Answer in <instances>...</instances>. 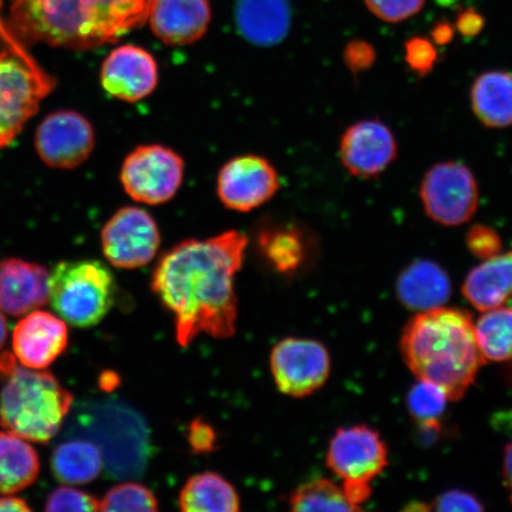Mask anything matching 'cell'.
<instances>
[{"instance_id":"23","label":"cell","mask_w":512,"mask_h":512,"mask_svg":"<svg viewBox=\"0 0 512 512\" xmlns=\"http://www.w3.org/2000/svg\"><path fill=\"white\" fill-rule=\"evenodd\" d=\"M40 458L28 440L0 432V494L12 495L29 488L40 475Z\"/></svg>"},{"instance_id":"31","label":"cell","mask_w":512,"mask_h":512,"mask_svg":"<svg viewBox=\"0 0 512 512\" xmlns=\"http://www.w3.org/2000/svg\"><path fill=\"white\" fill-rule=\"evenodd\" d=\"M438 49L430 38L415 36L405 43V61L419 78L430 75L438 62Z\"/></svg>"},{"instance_id":"7","label":"cell","mask_w":512,"mask_h":512,"mask_svg":"<svg viewBox=\"0 0 512 512\" xmlns=\"http://www.w3.org/2000/svg\"><path fill=\"white\" fill-rule=\"evenodd\" d=\"M326 462L343 480V490L350 501L361 508L371 495V482L388 465L387 445L380 433L369 426L341 428L330 441Z\"/></svg>"},{"instance_id":"15","label":"cell","mask_w":512,"mask_h":512,"mask_svg":"<svg viewBox=\"0 0 512 512\" xmlns=\"http://www.w3.org/2000/svg\"><path fill=\"white\" fill-rule=\"evenodd\" d=\"M158 64L149 51L125 44L114 49L102 63L100 81L105 91L119 100L137 102L158 85Z\"/></svg>"},{"instance_id":"34","label":"cell","mask_w":512,"mask_h":512,"mask_svg":"<svg viewBox=\"0 0 512 512\" xmlns=\"http://www.w3.org/2000/svg\"><path fill=\"white\" fill-rule=\"evenodd\" d=\"M465 243L471 254L482 260L502 253L501 235L488 224L477 223L467 230Z\"/></svg>"},{"instance_id":"6","label":"cell","mask_w":512,"mask_h":512,"mask_svg":"<svg viewBox=\"0 0 512 512\" xmlns=\"http://www.w3.org/2000/svg\"><path fill=\"white\" fill-rule=\"evenodd\" d=\"M55 85L17 36L0 49V150L14 142Z\"/></svg>"},{"instance_id":"16","label":"cell","mask_w":512,"mask_h":512,"mask_svg":"<svg viewBox=\"0 0 512 512\" xmlns=\"http://www.w3.org/2000/svg\"><path fill=\"white\" fill-rule=\"evenodd\" d=\"M69 332L66 322L47 311H32L19 320L12 336L15 356L23 367L47 369L66 351Z\"/></svg>"},{"instance_id":"18","label":"cell","mask_w":512,"mask_h":512,"mask_svg":"<svg viewBox=\"0 0 512 512\" xmlns=\"http://www.w3.org/2000/svg\"><path fill=\"white\" fill-rule=\"evenodd\" d=\"M50 272L46 267L21 259L0 262V310L19 317L47 305Z\"/></svg>"},{"instance_id":"12","label":"cell","mask_w":512,"mask_h":512,"mask_svg":"<svg viewBox=\"0 0 512 512\" xmlns=\"http://www.w3.org/2000/svg\"><path fill=\"white\" fill-rule=\"evenodd\" d=\"M95 146L94 128L75 111H57L47 115L35 134L38 156L50 168H78L91 157Z\"/></svg>"},{"instance_id":"1","label":"cell","mask_w":512,"mask_h":512,"mask_svg":"<svg viewBox=\"0 0 512 512\" xmlns=\"http://www.w3.org/2000/svg\"><path fill=\"white\" fill-rule=\"evenodd\" d=\"M247 243L246 235L230 230L207 240H185L159 260L152 290L174 315L181 347L201 335L223 339L235 335L234 283Z\"/></svg>"},{"instance_id":"27","label":"cell","mask_w":512,"mask_h":512,"mask_svg":"<svg viewBox=\"0 0 512 512\" xmlns=\"http://www.w3.org/2000/svg\"><path fill=\"white\" fill-rule=\"evenodd\" d=\"M475 324V335L484 361L502 362L512 358V309L499 306L484 311Z\"/></svg>"},{"instance_id":"24","label":"cell","mask_w":512,"mask_h":512,"mask_svg":"<svg viewBox=\"0 0 512 512\" xmlns=\"http://www.w3.org/2000/svg\"><path fill=\"white\" fill-rule=\"evenodd\" d=\"M179 508L185 512H236L241 501L234 486L214 472L192 476L179 495Z\"/></svg>"},{"instance_id":"35","label":"cell","mask_w":512,"mask_h":512,"mask_svg":"<svg viewBox=\"0 0 512 512\" xmlns=\"http://www.w3.org/2000/svg\"><path fill=\"white\" fill-rule=\"evenodd\" d=\"M376 60V49L366 40H351L343 51L344 64L352 75L367 72Z\"/></svg>"},{"instance_id":"20","label":"cell","mask_w":512,"mask_h":512,"mask_svg":"<svg viewBox=\"0 0 512 512\" xmlns=\"http://www.w3.org/2000/svg\"><path fill=\"white\" fill-rule=\"evenodd\" d=\"M396 293L409 310L424 312L438 309L450 299L451 280L437 262L419 259L400 273Z\"/></svg>"},{"instance_id":"33","label":"cell","mask_w":512,"mask_h":512,"mask_svg":"<svg viewBox=\"0 0 512 512\" xmlns=\"http://www.w3.org/2000/svg\"><path fill=\"white\" fill-rule=\"evenodd\" d=\"M46 511H100V501L92 495L68 486L51 492L47 499Z\"/></svg>"},{"instance_id":"25","label":"cell","mask_w":512,"mask_h":512,"mask_svg":"<svg viewBox=\"0 0 512 512\" xmlns=\"http://www.w3.org/2000/svg\"><path fill=\"white\" fill-rule=\"evenodd\" d=\"M51 469L63 484H88L101 475L104 458L100 448L91 441L69 440L55 448Z\"/></svg>"},{"instance_id":"5","label":"cell","mask_w":512,"mask_h":512,"mask_svg":"<svg viewBox=\"0 0 512 512\" xmlns=\"http://www.w3.org/2000/svg\"><path fill=\"white\" fill-rule=\"evenodd\" d=\"M49 302L75 328L98 325L111 311L117 283L110 268L96 260L63 261L49 278Z\"/></svg>"},{"instance_id":"28","label":"cell","mask_w":512,"mask_h":512,"mask_svg":"<svg viewBox=\"0 0 512 512\" xmlns=\"http://www.w3.org/2000/svg\"><path fill=\"white\" fill-rule=\"evenodd\" d=\"M293 511H360L341 486L329 479L311 480L292 492L288 499Z\"/></svg>"},{"instance_id":"19","label":"cell","mask_w":512,"mask_h":512,"mask_svg":"<svg viewBox=\"0 0 512 512\" xmlns=\"http://www.w3.org/2000/svg\"><path fill=\"white\" fill-rule=\"evenodd\" d=\"M235 19L248 42L273 47L283 42L291 29V5L288 0H238Z\"/></svg>"},{"instance_id":"32","label":"cell","mask_w":512,"mask_h":512,"mask_svg":"<svg viewBox=\"0 0 512 512\" xmlns=\"http://www.w3.org/2000/svg\"><path fill=\"white\" fill-rule=\"evenodd\" d=\"M375 17L387 23H401L419 14L426 0H364Z\"/></svg>"},{"instance_id":"41","label":"cell","mask_w":512,"mask_h":512,"mask_svg":"<svg viewBox=\"0 0 512 512\" xmlns=\"http://www.w3.org/2000/svg\"><path fill=\"white\" fill-rule=\"evenodd\" d=\"M503 477L505 488L509 492L510 502L512 504V441L505 447L503 460Z\"/></svg>"},{"instance_id":"21","label":"cell","mask_w":512,"mask_h":512,"mask_svg":"<svg viewBox=\"0 0 512 512\" xmlns=\"http://www.w3.org/2000/svg\"><path fill=\"white\" fill-rule=\"evenodd\" d=\"M473 114L485 127L504 130L512 126V72L488 70L479 74L470 88Z\"/></svg>"},{"instance_id":"22","label":"cell","mask_w":512,"mask_h":512,"mask_svg":"<svg viewBox=\"0 0 512 512\" xmlns=\"http://www.w3.org/2000/svg\"><path fill=\"white\" fill-rule=\"evenodd\" d=\"M463 294L483 312L507 303L512 297V249L473 268L464 281Z\"/></svg>"},{"instance_id":"29","label":"cell","mask_w":512,"mask_h":512,"mask_svg":"<svg viewBox=\"0 0 512 512\" xmlns=\"http://www.w3.org/2000/svg\"><path fill=\"white\" fill-rule=\"evenodd\" d=\"M447 395L435 384L419 380L408 393V411L426 430H437L443 418Z\"/></svg>"},{"instance_id":"37","label":"cell","mask_w":512,"mask_h":512,"mask_svg":"<svg viewBox=\"0 0 512 512\" xmlns=\"http://www.w3.org/2000/svg\"><path fill=\"white\" fill-rule=\"evenodd\" d=\"M188 441L192 452L196 454L210 453L216 448L217 434L214 427L203 419L191 421L188 428Z\"/></svg>"},{"instance_id":"39","label":"cell","mask_w":512,"mask_h":512,"mask_svg":"<svg viewBox=\"0 0 512 512\" xmlns=\"http://www.w3.org/2000/svg\"><path fill=\"white\" fill-rule=\"evenodd\" d=\"M456 36V27L450 22L439 21L431 31V40L435 46L444 47L453 41Z\"/></svg>"},{"instance_id":"26","label":"cell","mask_w":512,"mask_h":512,"mask_svg":"<svg viewBox=\"0 0 512 512\" xmlns=\"http://www.w3.org/2000/svg\"><path fill=\"white\" fill-rule=\"evenodd\" d=\"M259 245L268 264L281 274H294L305 264L306 242L297 228L264 230L260 235Z\"/></svg>"},{"instance_id":"43","label":"cell","mask_w":512,"mask_h":512,"mask_svg":"<svg viewBox=\"0 0 512 512\" xmlns=\"http://www.w3.org/2000/svg\"><path fill=\"white\" fill-rule=\"evenodd\" d=\"M6 337H8V325H6L3 311L0 310V350L4 347Z\"/></svg>"},{"instance_id":"9","label":"cell","mask_w":512,"mask_h":512,"mask_svg":"<svg viewBox=\"0 0 512 512\" xmlns=\"http://www.w3.org/2000/svg\"><path fill=\"white\" fill-rule=\"evenodd\" d=\"M184 160L162 145H142L128 155L120 181L134 201L159 206L174 198L182 187Z\"/></svg>"},{"instance_id":"10","label":"cell","mask_w":512,"mask_h":512,"mask_svg":"<svg viewBox=\"0 0 512 512\" xmlns=\"http://www.w3.org/2000/svg\"><path fill=\"white\" fill-rule=\"evenodd\" d=\"M101 246L114 267L136 270L149 265L160 247L157 223L143 209L121 208L102 228Z\"/></svg>"},{"instance_id":"42","label":"cell","mask_w":512,"mask_h":512,"mask_svg":"<svg viewBox=\"0 0 512 512\" xmlns=\"http://www.w3.org/2000/svg\"><path fill=\"white\" fill-rule=\"evenodd\" d=\"M119 377L114 373H104L100 377V386L104 390H111L117 387Z\"/></svg>"},{"instance_id":"2","label":"cell","mask_w":512,"mask_h":512,"mask_svg":"<svg viewBox=\"0 0 512 512\" xmlns=\"http://www.w3.org/2000/svg\"><path fill=\"white\" fill-rule=\"evenodd\" d=\"M151 0H11L10 27L23 41L89 50L117 42L147 19Z\"/></svg>"},{"instance_id":"11","label":"cell","mask_w":512,"mask_h":512,"mask_svg":"<svg viewBox=\"0 0 512 512\" xmlns=\"http://www.w3.org/2000/svg\"><path fill=\"white\" fill-rule=\"evenodd\" d=\"M271 370L281 393L305 398L329 379L331 361L322 343L306 338H286L275 345Z\"/></svg>"},{"instance_id":"30","label":"cell","mask_w":512,"mask_h":512,"mask_svg":"<svg viewBox=\"0 0 512 512\" xmlns=\"http://www.w3.org/2000/svg\"><path fill=\"white\" fill-rule=\"evenodd\" d=\"M158 499L146 486L125 483L114 486L100 501V511L114 512H155Z\"/></svg>"},{"instance_id":"40","label":"cell","mask_w":512,"mask_h":512,"mask_svg":"<svg viewBox=\"0 0 512 512\" xmlns=\"http://www.w3.org/2000/svg\"><path fill=\"white\" fill-rule=\"evenodd\" d=\"M30 505L23 498L19 497H0V512L2 511H16V512H28L31 511Z\"/></svg>"},{"instance_id":"17","label":"cell","mask_w":512,"mask_h":512,"mask_svg":"<svg viewBox=\"0 0 512 512\" xmlns=\"http://www.w3.org/2000/svg\"><path fill=\"white\" fill-rule=\"evenodd\" d=\"M146 21L168 46H188L206 35L211 21L209 0H151Z\"/></svg>"},{"instance_id":"14","label":"cell","mask_w":512,"mask_h":512,"mask_svg":"<svg viewBox=\"0 0 512 512\" xmlns=\"http://www.w3.org/2000/svg\"><path fill=\"white\" fill-rule=\"evenodd\" d=\"M280 179L277 170L260 156L230 159L217 177V195L228 209L248 213L277 194Z\"/></svg>"},{"instance_id":"38","label":"cell","mask_w":512,"mask_h":512,"mask_svg":"<svg viewBox=\"0 0 512 512\" xmlns=\"http://www.w3.org/2000/svg\"><path fill=\"white\" fill-rule=\"evenodd\" d=\"M456 31L465 38H475L485 28V18L475 9H464L456 19Z\"/></svg>"},{"instance_id":"36","label":"cell","mask_w":512,"mask_h":512,"mask_svg":"<svg viewBox=\"0 0 512 512\" xmlns=\"http://www.w3.org/2000/svg\"><path fill=\"white\" fill-rule=\"evenodd\" d=\"M427 510L437 511H483L484 505L479 499L463 490H451L435 498Z\"/></svg>"},{"instance_id":"13","label":"cell","mask_w":512,"mask_h":512,"mask_svg":"<svg viewBox=\"0 0 512 512\" xmlns=\"http://www.w3.org/2000/svg\"><path fill=\"white\" fill-rule=\"evenodd\" d=\"M338 152L352 177L374 179L398 158L399 145L392 128L382 120L363 119L344 131Z\"/></svg>"},{"instance_id":"3","label":"cell","mask_w":512,"mask_h":512,"mask_svg":"<svg viewBox=\"0 0 512 512\" xmlns=\"http://www.w3.org/2000/svg\"><path fill=\"white\" fill-rule=\"evenodd\" d=\"M401 352L419 380L435 384L452 401L463 398L484 363L472 317L444 306L419 312L409 320L401 337Z\"/></svg>"},{"instance_id":"4","label":"cell","mask_w":512,"mask_h":512,"mask_svg":"<svg viewBox=\"0 0 512 512\" xmlns=\"http://www.w3.org/2000/svg\"><path fill=\"white\" fill-rule=\"evenodd\" d=\"M0 394V425L32 443L55 437L73 405V395L49 371L16 366Z\"/></svg>"},{"instance_id":"8","label":"cell","mask_w":512,"mask_h":512,"mask_svg":"<svg viewBox=\"0 0 512 512\" xmlns=\"http://www.w3.org/2000/svg\"><path fill=\"white\" fill-rule=\"evenodd\" d=\"M419 197L428 219L453 228L470 222L476 215L479 184L466 164L445 160L431 166L421 179Z\"/></svg>"}]
</instances>
